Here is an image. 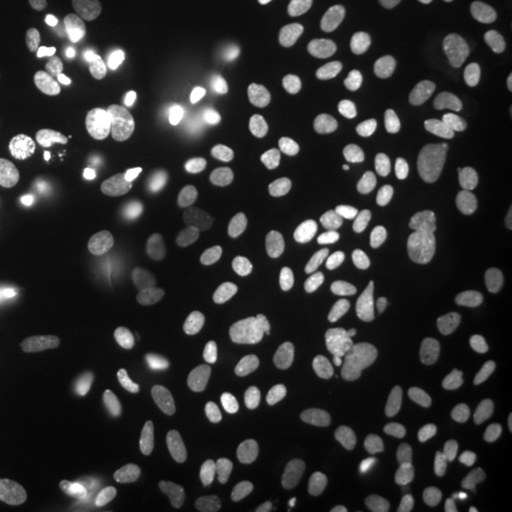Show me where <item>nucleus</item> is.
Masks as SVG:
<instances>
[{
  "label": "nucleus",
  "mask_w": 512,
  "mask_h": 512,
  "mask_svg": "<svg viewBox=\"0 0 512 512\" xmlns=\"http://www.w3.org/2000/svg\"><path fill=\"white\" fill-rule=\"evenodd\" d=\"M322 333L333 359V404L350 424H373L393 410L404 390V362L393 339L370 319L333 313Z\"/></svg>",
  "instance_id": "obj_1"
},
{
  "label": "nucleus",
  "mask_w": 512,
  "mask_h": 512,
  "mask_svg": "<svg viewBox=\"0 0 512 512\" xmlns=\"http://www.w3.org/2000/svg\"><path fill=\"white\" fill-rule=\"evenodd\" d=\"M256 384L279 416H319L333 396V359L322 330L279 325L256 350Z\"/></svg>",
  "instance_id": "obj_2"
},
{
  "label": "nucleus",
  "mask_w": 512,
  "mask_h": 512,
  "mask_svg": "<svg viewBox=\"0 0 512 512\" xmlns=\"http://www.w3.org/2000/svg\"><path fill=\"white\" fill-rule=\"evenodd\" d=\"M106 444L103 421L74 402L43 407L26 433V447L37 470L60 481L92 473L106 456Z\"/></svg>",
  "instance_id": "obj_3"
},
{
  "label": "nucleus",
  "mask_w": 512,
  "mask_h": 512,
  "mask_svg": "<svg viewBox=\"0 0 512 512\" xmlns=\"http://www.w3.org/2000/svg\"><path fill=\"white\" fill-rule=\"evenodd\" d=\"M217 20L239 52L259 63L285 60L305 35L296 0H217Z\"/></svg>",
  "instance_id": "obj_4"
},
{
  "label": "nucleus",
  "mask_w": 512,
  "mask_h": 512,
  "mask_svg": "<svg viewBox=\"0 0 512 512\" xmlns=\"http://www.w3.org/2000/svg\"><path fill=\"white\" fill-rule=\"evenodd\" d=\"M191 74L205 117L217 128L239 123L259 100L254 66L234 43H202L191 55Z\"/></svg>",
  "instance_id": "obj_5"
},
{
  "label": "nucleus",
  "mask_w": 512,
  "mask_h": 512,
  "mask_svg": "<svg viewBox=\"0 0 512 512\" xmlns=\"http://www.w3.org/2000/svg\"><path fill=\"white\" fill-rule=\"evenodd\" d=\"M100 239L111 265L137 285L168 288L183 276L177 248L143 217H134L128 211L111 214Z\"/></svg>",
  "instance_id": "obj_6"
},
{
  "label": "nucleus",
  "mask_w": 512,
  "mask_h": 512,
  "mask_svg": "<svg viewBox=\"0 0 512 512\" xmlns=\"http://www.w3.org/2000/svg\"><path fill=\"white\" fill-rule=\"evenodd\" d=\"M111 427L128 441H151L160 430L200 433L202 413L174 393L154 387H123L109 399Z\"/></svg>",
  "instance_id": "obj_7"
},
{
  "label": "nucleus",
  "mask_w": 512,
  "mask_h": 512,
  "mask_svg": "<svg viewBox=\"0 0 512 512\" xmlns=\"http://www.w3.org/2000/svg\"><path fill=\"white\" fill-rule=\"evenodd\" d=\"M265 205L276 228L288 239L311 237L319 225V197L305 171L288 163L282 177L265 185Z\"/></svg>",
  "instance_id": "obj_8"
},
{
  "label": "nucleus",
  "mask_w": 512,
  "mask_h": 512,
  "mask_svg": "<svg viewBox=\"0 0 512 512\" xmlns=\"http://www.w3.org/2000/svg\"><path fill=\"white\" fill-rule=\"evenodd\" d=\"M120 126H123V111L114 89L103 83H92L77 100V134L83 146L94 157L111 154V148L117 146Z\"/></svg>",
  "instance_id": "obj_9"
},
{
  "label": "nucleus",
  "mask_w": 512,
  "mask_h": 512,
  "mask_svg": "<svg viewBox=\"0 0 512 512\" xmlns=\"http://www.w3.org/2000/svg\"><path fill=\"white\" fill-rule=\"evenodd\" d=\"M137 208L140 217L154 225L160 234L171 231L177 222L185 220L188 208H191V194L183 177L171 168H154L146 185L137 191Z\"/></svg>",
  "instance_id": "obj_10"
},
{
  "label": "nucleus",
  "mask_w": 512,
  "mask_h": 512,
  "mask_svg": "<svg viewBox=\"0 0 512 512\" xmlns=\"http://www.w3.org/2000/svg\"><path fill=\"white\" fill-rule=\"evenodd\" d=\"M373 174H376V163L362 148H350L345 154H339L330 163L328 174H325V185H322V194H325L330 208H336V211L350 208L353 202L359 200V194L370 185Z\"/></svg>",
  "instance_id": "obj_11"
},
{
  "label": "nucleus",
  "mask_w": 512,
  "mask_h": 512,
  "mask_svg": "<svg viewBox=\"0 0 512 512\" xmlns=\"http://www.w3.org/2000/svg\"><path fill=\"white\" fill-rule=\"evenodd\" d=\"M111 171L114 174H126V171H137V168H160L163 160L168 157V146L163 140H151V143H143V140H117V146L111 148Z\"/></svg>",
  "instance_id": "obj_12"
},
{
  "label": "nucleus",
  "mask_w": 512,
  "mask_h": 512,
  "mask_svg": "<svg viewBox=\"0 0 512 512\" xmlns=\"http://www.w3.org/2000/svg\"><path fill=\"white\" fill-rule=\"evenodd\" d=\"M0 512H55L35 484L18 476H0Z\"/></svg>",
  "instance_id": "obj_13"
},
{
  "label": "nucleus",
  "mask_w": 512,
  "mask_h": 512,
  "mask_svg": "<svg viewBox=\"0 0 512 512\" xmlns=\"http://www.w3.org/2000/svg\"><path fill=\"white\" fill-rule=\"evenodd\" d=\"M86 6L106 32H128L140 20V0H86Z\"/></svg>",
  "instance_id": "obj_14"
},
{
  "label": "nucleus",
  "mask_w": 512,
  "mask_h": 512,
  "mask_svg": "<svg viewBox=\"0 0 512 512\" xmlns=\"http://www.w3.org/2000/svg\"><path fill=\"white\" fill-rule=\"evenodd\" d=\"M410 293V279L404 274H387L376 288L373 296V311L379 319H396L402 313L404 302Z\"/></svg>",
  "instance_id": "obj_15"
},
{
  "label": "nucleus",
  "mask_w": 512,
  "mask_h": 512,
  "mask_svg": "<svg viewBox=\"0 0 512 512\" xmlns=\"http://www.w3.org/2000/svg\"><path fill=\"white\" fill-rule=\"evenodd\" d=\"M134 63H137V69L151 77V80H165V77H171L174 72V57L165 52L163 46H157V43H143L140 49H137V55H134Z\"/></svg>",
  "instance_id": "obj_16"
},
{
  "label": "nucleus",
  "mask_w": 512,
  "mask_h": 512,
  "mask_svg": "<svg viewBox=\"0 0 512 512\" xmlns=\"http://www.w3.org/2000/svg\"><path fill=\"white\" fill-rule=\"evenodd\" d=\"M171 239H174L177 248H183V251H188V254L194 256H205L214 251V239L188 220L177 222V225L171 228Z\"/></svg>",
  "instance_id": "obj_17"
},
{
  "label": "nucleus",
  "mask_w": 512,
  "mask_h": 512,
  "mask_svg": "<svg viewBox=\"0 0 512 512\" xmlns=\"http://www.w3.org/2000/svg\"><path fill=\"white\" fill-rule=\"evenodd\" d=\"M285 168H288V163H285L276 151H262V154H256L254 163H251V171H254V177L262 185L279 180Z\"/></svg>",
  "instance_id": "obj_18"
},
{
  "label": "nucleus",
  "mask_w": 512,
  "mask_h": 512,
  "mask_svg": "<svg viewBox=\"0 0 512 512\" xmlns=\"http://www.w3.org/2000/svg\"><path fill=\"white\" fill-rule=\"evenodd\" d=\"M197 163L202 174H220L225 168V148L220 143H205L197 154Z\"/></svg>",
  "instance_id": "obj_19"
},
{
  "label": "nucleus",
  "mask_w": 512,
  "mask_h": 512,
  "mask_svg": "<svg viewBox=\"0 0 512 512\" xmlns=\"http://www.w3.org/2000/svg\"><path fill=\"white\" fill-rule=\"evenodd\" d=\"M131 476L140 484L148 481V476H151V458L146 453H134V458H131Z\"/></svg>",
  "instance_id": "obj_20"
},
{
  "label": "nucleus",
  "mask_w": 512,
  "mask_h": 512,
  "mask_svg": "<svg viewBox=\"0 0 512 512\" xmlns=\"http://www.w3.org/2000/svg\"><path fill=\"white\" fill-rule=\"evenodd\" d=\"M382 512H427L421 501H410V504H396V507H384Z\"/></svg>",
  "instance_id": "obj_21"
},
{
  "label": "nucleus",
  "mask_w": 512,
  "mask_h": 512,
  "mask_svg": "<svg viewBox=\"0 0 512 512\" xmlns=\"http://www.w3.org/2000/svg\"><path fill=\"white\" fill-rule=\"evenodd\" d=\"M251 512H282V510H279V507H274V504H256Z\"/></svg>",
  "instance_id": "obj_22"
},
{
  "label": "nucleus",
  "mask_w": 512,
  "mask_h": 512,
  "mask_svg": "<svg viewBox=\"0 0 512 512\" xmlns=\"http://www.w3.org/2000/svg\"><path fill=\"white\" fill-rule=\"evenodd\" d=\"M507 365L512 370V328H510V339H507Z\"/></svg>",
  "instance_id": "obj_23"
},
{
  "label": "nucleus",
  "mask_w": 512,
  "mask_h": 512,
  "mask_svg": "<svg viewBox=\"0 0 512 512\" xmlns=\"http://www.w3.org/2000/svg\"><path fill=\"white\" fill-rule=\"evenodd\" d=\"M476 512H490V510H476Z\"/></svg>",
  "instance_id": "obj_24"
}]
</instances>
